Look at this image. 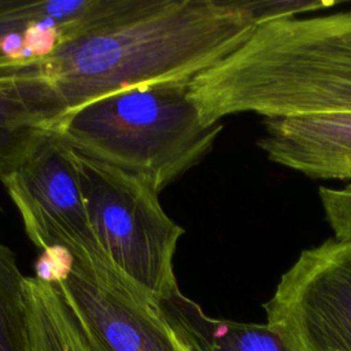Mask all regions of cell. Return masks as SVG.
<instances>
[{"label": "cell", "instance_id": "obj_1", "mask_svg": "<svg viewBox=\"0 0 351 351\" xmlns=\"http://www.w3.org/2000/svg\"><path fill=\"white\" fill-rule=\"evenodd\" d=\"M333 5L319 0H145L132 15L32 67L71 111L136 86L191 82L259 26Z\"/></svg>", "mask_w": 351, "mask_h": 351}, {"label": "cell", "instance_id": "obj_2", "mask_svg": "<svg viewBox=\"0 0 351 351\" xmlns=\"http://www.w3.org/2000/svg\"><path fill=\"white\" fill-rule=\"evenodd\" d=\"M200 119L351 112V11L267 22L188 85Z\"/></svg>", "mask_w": 351, "mask_h": 351}, {"label": "cell", "instance_id": "obj_3", "mask_svg": "<svg viewBox=\"0 0 351 351\" xmlns=\"http://www.w3.org/2000/svg\"><path fill=\"white\" fill-rule=\"evenodd\" d=\"M189 82L143 85L67 111L52 132L71 149L143 178L159 193L206 156L222 125H204Z\"/></svg>", "mask_w": 351, "mask_h": 351}, {"label": "cell", "instance_id": "obj_4", "mask_svg": "<svg viewBox=\"0 0 351 351\" xmlns=\"http://www.w3.org/2000/svg\"><path fill=\"white\" fill-rule=\"evenodd\" d=\"M86 211L112 265L159 300L178 288L174 255L184 229L162 208L143 178L73 149Z\"/></svg>", "mask_w": 351, "mask_h": 351}, {"label": "cell", "instance_id": "obj_5", "mask_svg": "<svg viewBox=\"0 0 351 351\" xmlns=\"http://www.w3.org/2000/svg\"><path fill=\"white\" fill-rule=\"evenodd\" d=\"M51 282L73 310L92 351H192L158 300L114 266L66 255Z\"/></svg>", "mask_w": 351, "mask_h": 351}, {"label": "cell", "instance_id": "obj_6", "mask_svg": "<svg viewBox=\"0 0 351 351\" xmlns=\"http://www.w3.org/2000/svg\"><path fill=\"white\" fill-rule=\"evenodd\" d=\"M1 182L29 239L44 252L63 251L75 261L114 266L90 225L73 149L52 130Z\"/></svg>", "mask_w": 351, "mask_h": 351}, {"label": "cell", "instance_id": "obj_7", "mask_svg": "<svg viewBox=\"0 0 351 351\" xmlns=\"http://www.w3.org/2000/svg\"><path fill=\"white\" fill-rule=\"evenodd\" d=\"M263 308L293 351H351V241L303 250Z\"/></svg>", "mask_w": 351, "mask_h": 351}, {"label": "cell", "instance_id": "obj_8", "mask_svg": "<svg viewBox=\"0 0 351 351\" xmlns=\"http://www.w3.org/2000/svg\"><path fill=\"white\" fill-rule=\"evenodd\" d=\"M145 0H0V69L34 66Z\"/></svg>", "mask_w": 351, "mask_h": 351}, {"label": "cell", "instance_id": "obj_9", "mask_svg": "<svg viewBox=\"0 0 351 351\" xmlns=\"http://www.w3.org/2000/svg\"><path fill=\"white\" fill-rule=\"evenodd\" d=\"M258 147L269 160L319 180H351V112L266 118Z\"/></svg>", "mask_w": 351, "mask_h": 351}, {"label": "cell", "instance_id": "obj_10", "mask_svg": "<svg viewBox=\"0 0 351 351\" xmlns=\"http://www.w3.org/2000/svg\"><path fill=\"white\" fill-rule=\"evenodd\" d=\"M66 112L63 99L36 67L0 69V181Z\"/></svg>", "mask_w": 351, "mask_h": 351}, {"label": "cell", "instance_id": "obj_11", "mask_svg": "<svg viewBox=\"0 0 351 351\" xmlns=\"http://www.w3.org/2000/svg\"><path fill=\"white\" fill-rule=\"evenodd\" d=\"M158 303L192 351H293L267 324L213 318L180 288Z\"/></svg>", "mask_w": 351, "mask_h": 351}, {"label": "cell", "instance_id": "obj_12", "mask_svg": "<svg viewBox=\"0 0 351 351\" xmlns=\"http://www.w3.org/2000/svg\"><path fill=\"white\" fill-rule=\"evenodd\" d=\"M27 351H92L73 310L53 282L25 277Z\"/></svg>", "mask_w": 351, "mask_h": 351}, {"label": "cell", "instance_id": "obj_13", "mask_svg": "<svg viewBox=\"0 0 351 351\" xmlns=\"http://www.w3.org/2000/svg\"><path fill=\"white\" fill-rule=\"evenodd\" d=\"M23 280L15 254L0 243V351H27Z\"/></svg>", "mask_w": 351, "mask_h": 351}, {"label": "cell", "instance_id": "obj_14", "mask_svg": "<svg viewBox=\"0 0 351 351\" xmlns=\"http://www.w3.org/2000/svg\"><path fill=\"white\" fill-rule=\"evenodd\" d=\"M318 196L333 237L351 241V184L339 189L321 186Z\"/></svg>", "mask_w": 351, "mask_h": 351}]
</instances>
